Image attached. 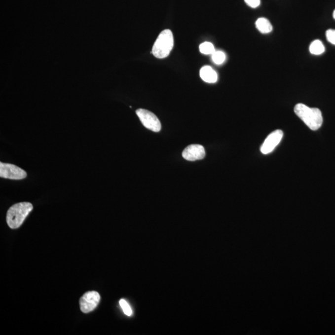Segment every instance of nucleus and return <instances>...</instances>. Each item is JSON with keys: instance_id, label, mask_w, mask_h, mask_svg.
<instances>
[{"instance_id": "obj_4", "label": "nucleus", "mask_w": 335, "mask_h": 335, "mask_svg": "<svg viewBox=\"0 0 335 335\" xmlns=\"http://www.w3.org/2000/svg\"><path fill=\"white\" fill-rule=\"evenodd\" d=\"M136 114L138 115L142 124L147 129L150 131L158 132L161 129V125L160 120L153 113L148 110L139 109L136 111Z\"/></svg>"}, {"instance_id": "obj_12", "label": "nucleus", "mask_w": 335, "mask_h": 335, "mask_svg": "<svg viewBox=\"0 0 335 335\" xmlns=\"http://www.w3.org/2000/svg\"><path fill=\"white\" fill-rule=\"evenodd\" d=\"M200 52L205 55L213 54L216 51L214 45L211 42L202 43L199 46Z\"/></svg>"}, {"instance_id": "obj_1", "label": "nucleus", "mask_w": 335, "mask_h": 335, "mask_svg": "<svg viewBox=\"0 0 335 335\" xmlns=\"http://www.w3.org/2000/svg\"><path fill=\"white\" fill-rule=\"evenodd\" d=\"M295 112L312 131H317L321 127L324 120L322 112L318 108H309L299 103L296 105Z\"/></svg>"}, {"instance_id": "obj_16", "label": "nucleus", "mask_w": 335, "mask_h": 335, "mask_svg": "<svg viewBox=\"0 0 335 335\" xmlns=\"http://www.w3.org/2000/svg\"><path fill=\"white\" fill-rule=\"evenodd\" d=\"M245 3L251 8H256L260 4V0H245Z\"/></svg>"}, {"instance_id": "obj_7", "label": "nucleus", "mask_w": 335, "mask_h": 335, "mask_svg": "<svg viewBox=\"0 0 335 335\" xmlns=\"http://www.w3.org/2000/svg\"><path fill=\"white\" fill-rule=\"evenodd\" d=\"M283 137V132L281 130H276V131L272 132L267 137L264 143L262 144L261 149H260L261 153L266 155V154L272 152L280 143Z\"/></svg>"}, {"instance_id": "obj_3", "label": "nucleus", "mask_w": 335, "mask_h": 335, "mask_svg": "<svg viewBox=\"0 0 335 335\" xmlns=\"http://www.w3.org/2000/svg\"><path fill=\"white\" fill-rule=\"evenodd\" d=\"M174 45V38L172 31L166 30L158 36L153 45L152 54L158 59L167 57L172 51Z\"/></svg>"}, {"instance_id": "obj_13", "label": "nucleus", "mask_w": 335, "mask_h": 335, "mask_svg": "<svg viewBox=\"0 0 335 335\" xmlns=\"http://www.w3.org/2000/svg\"><path fill=\"white\" fill-rule=\"evenodd\" d=\"M212 59L217 65L223 64L226 59L225 54L222 51H215L213 53Z\"/></svg>"}, {"instance_id": "obj_14", "label": "nucleus", "mask_w": 335, "mask_h": 335, "mask_svg": "<svg viewBox=\"0 0 335 335\" xmlns=\"http://www.w3.org/2000/svg\"><path fill=\"white\" fill-rule=\"evenodd\" d=\"M119 304L120 307H121L122 309L124 311L125 315L127 316L131 317L132 315V310L131 306L129 305V303H127V301L123 299H120L119 301Z\"/></svg>"}, {"instance_id": "obj_8", "label": "nucleus", "mask_w": 335, "mask_h": 335, "mask_svg": "<svg viewBox=\"0 0 335 335\" xmlns=\"http://www.w3.org/2000/svg\"><path fill=\"white\" fill-rule=\"evenodd\" d=\"M182 155L185 160L193 161L202 160L206 156V151L201 145H191L185 149Z\"/></svg>"}, {"instance_id": "obj_17", "label": "nucleus", "mask_w": 335, "mask_h": 335, "mask_svg": "<svg viewBox=\"0 0 335 335\" xmlns=\"http://www.w3.org/2000/svg\"><path fill=\"white\" fill-rule=\"evenodd\" d=\"M333 16H334V18L335 19V9L334 11V14H333Z\"/></svg>"}, {"instance_id": "obj_10", "label": "nucleus", "mask_w": 335, "mask_h": 335, "mask_svg": "<svg viewBox=\"0 0 335 335\" xmlns=\"http://www.w3.org/2000/svg\"><path fill=\"white\" fill-rule=\"evenodd\" d=\"M256 27L258 30L262 34L271 33L273 31V26L269 22L268 19L264 18H260L256 21Z\"/></svg>"}, {"instance_id": "obj_5", "label": "nucleus", "mask_w": 335, "mask_h": 335, "mask_svg": "<svg viewBox=\"0 0 335 335\" xmlns=\"http://www.w3.org/2000/svg\"><path fill=\"white\" fill-rule=\"evenodd\" d=\"M0 177L6 179L19 180L25 179L27 173L13 164L0 163Z\"/></svg>"}, {"instance_id": "obj_11", "label": "nucleus", "mask_w": 335, "mask_h": 335, "mask_svg": "<svg viewBox=\"0 0 335 335\" xmlns=\"http://www.w3.org/2000/svg\"><path fill=\"white\" fill-rule=\"evenodd\" d=\"M325 46L321 41L315 40L310 45L309 50L311 54L319 55H321L325 52Z\"/></svg>"}, {"instance_id": "obj_9", "label": "nucleus", "mask_w": 335, "mask_h": 335, "mask_svg": "<svg viewBox=\"0 0 335 335\" xmlns=\"http://www.w3.org/2000/svg\"><path fill=\"white\" fill-rule=\"evenodd\" d=\"M200 76L202 80L209 83H216L218 76L216 72L210 66H204L200 71Z\"/></svg>"}, {"instance_id": "obj_2", "label": "nucleus", "mask_w": 335, "mask_h": 335, "mask_svg": "<svg viewBox=\"0 0 335 335\" xmlns=\"http://www.w3.org/2000/svg\"><path fill=\"white\" fill-rule=\"evenodd\" d=\"M33 209V205L30 202H19L12 206L6 215V222L9 227L12 229L19 228Z\"/></svg>"}, {"instance_id": "obj_15", "label": "nucleus", "mask_w": 335, "mask_h": 335, "mask_svg": "<svg viewBox=\"0 0 335 335\" xmlns=\"http://www.w3.org/2000/svg\"><path fill=\"white\" fill-rule=\"evenodd\" d=\"M326 37L329 42L335 45V30H329L326 33Z\"/></svg>"}, {"instance_id": "obj_6", "label": "nucleus", "mask_w": 335, "mask_h": 335, "mask_svg": "<svg viewBox=\"0 0 335 335\" xmlns=\"http://www.w3.org/2000/svg\"><path fill=\"white\" fill-rule=\"evenodd\" d=\"M100 301V296L98 292L89 291L86 293L79 300V306L82 312L87 313L97 307Z\"/></svg>"}]
</instances>
